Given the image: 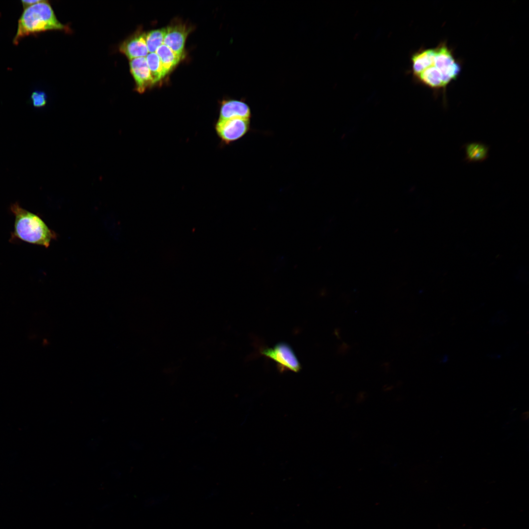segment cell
<instances>
[{
  "label": "cell",
  "instance_id": "obj_1",
  "mask_svg": "<svg viewBox=\"0 0 529 529\" xmlns=\"http://www.w3.org/2000/svg\"><path fill=\"white\" fill-rule=\"evenodd\" d=\"M462 70V63L456 58L446 41L435 47V53L429 65L412 77L414 81L432 90L434 95L442 92L446 99L447 87L457 80Z\"/></svg>",
  "mask_w": 529,
  "mask_h": 529
},
{
  "label": "cell",
  "instance_id": "obj_2",
  "mask_svg": "<svg viewBox=\"0 0 529 529\" xmlns=\"http://www.w3.org/2000/svg\"><path fill=\"white\" fill-rule=\"evenodd\" d=\"M66 28L56 18L49 3L43 0L24 9L18 20L13 43L17 45L22 38L30 35Z\"/></svg>",
  "mask_w": 529,
  "mask_h": 529
},
{
  "label": "cell",
  "instance_id": "obj_3",
  "mask_svg": "<svg viewBox=\"0 0 529 529\" xmlns=\"http://www.w3.org/2000/svg\"><path fill=\"white\" fill-rule=\"evenodd\" d=\"M15 216L13 236L24 242L48 247L56 234L37 215L18 204L11 206Z\"/></svg>",
  "mask_w": 529,
  "mask_h": 529
},
{
  "label": "cell",
  "instance_id": "obj_4",
  "mask_svg": "<svg viewBox=\"0 0 529 529\" xmlns=\"http://www.w3.org/2000/svg\"><path fill=\"white\" fill-rule=\"evenodd\" d=\"M215 128L221 141L228 144L240 139L248 133L250 129V119H218Z\"/></svg>",
  "mask_w": 529,
  "mask_h": 529
},
{
  "label": "cell",
  "instance_id": "obj_5",
  "mask_svg": "<svg viewBox=\"0 0 529 529\" xmlns=\"http://www.w3.org/2000/svg\"><path fill=\"white\" fill-rule=\"evenodd\" d=\"M262 353L275 361L281 371L290 370L297 372L301 368L293 350L286 343L280 342L272 348L264 349Z\"/></svg>",
  "mask_w": 529,
  "mask_h": 529
},
{
  "label": "cell",
  "instance_id": "obj_6",
  "mask_svg": "<svg viewBox=\"0 0 529 529\" xmlns=\"http://www.w3.org/2000/svg\"><path fill=\"white\" fill-rule=\"evenodd\" d=\"M190 31L189 28L184 24H171L166 28L163 44L182 56L184 55L185 41Z\"/></svg>",
  "mask_w": 529,
  "mask_h": 529
},
{
  "label": "cell",
  "instance_id": "obj_7",
  "mask_svg": "<svg viewBox=\"0 0 529 529\" xmlns=\"http://www.w3.org/2000/svg\"><path fill=\"white\" fill-rule=\"evenodd\" d=\"M130 72L134 79L136 90L143 93L154 84L146 57H139L130 60Z\"/></svg>",
  "mask_w": 529,
  "mask_h": 529
},
{
  "label": "cell",
  "instance_id": "obj_8",
  "mask_svg": "<svg viewBox=\"0 0 529 529\" xmlns=\"http://www.w3.org/2000/svg\"><path fill=\"white\" fill-rule=\"evenodd\" d=\"M251 110L248 105L242 100L225 99L221 101L219 108V119L227 120L234 118L250 119Z\"/></svg>",
  "mask_w": 529,
  "mask_h": 529
},
{
  "label": "cell",
  "instance_id": "obj_9",
  "mask_svg": "<svg viewBox=\"0 0 529 529\" xmlns=\"http://www.w3.org/2000/svg\"><path fill=\"white\" fill-rule=\"evenodd\" d=\"M144 33H137L125 40L120 46V51L128 59L146 57L148 50Z\"/></svg>",
  "mask_w": 529,
  "mask_h": 529
},
{
  "label": "cell",
  "instance_id": "obj_10",
  "mask_svg": "<svg viewBox=\"0 0 529 529\" xmlns=\"http://www.w3.org/2000/svg\"><path fill=\"white\" fill-rule=\"evenodd\" d=\"M465 151V161L468 163L482 162L489 156V147L481 142H474L463 146Z\"/></svg>",
  "mask_w": 529,
  "mask_h": 529
},
{
  "label": "cell",
  "instance_id": "obj_11",
  "mask_svg": "<svg viewBox=\"0 0 529 529\" xmlns=\"http://www.w3.org/2000/svg\"><path fill=\"white\" fill-rule=\"evenodd\" d=\"M155 53L160 58L166 75L177 65L182 58V56L176 54L164 44L160 46Z\"/></svg>",
  "mask_w": 529,
  "mask_h": 529
},
{
  "label": "cell",
  "instance_id": "obj_12",
  "mask_svg": "<svg viewBox=\"0 0 529 529\" xmlns=\"http://www.w3.org/2000/svg\"><path fill=\"white\" fill-rule=\"evenodd\" d=\"M145 57L153 83L155 84L163 78L166 74L160 58L155 52L149 53Z\"/></svg>",
  "mask_w": 529,
  "mask_h": 529
},
{
  "label": "cell",
  "instance_id": "obj_13",
  "mask_svg": "<svg viewBox=\"0 0 529 529\" xmlns=\"http://www.w3.org/2000/svg\"><path fill=\"white\" fill-rule=\"evenodd\" d=\"M166 28L151 30L145 34V38L149 53L156 52L158 48L164 43Z\"/></svg>",
  "mask_w": 529,
  "mask_h": 529
},
{
  "label": "cell",
  "instance_id": "obj_14",
  "mask_svg": "<svg viewBox=\"0 0 529 529\" xmlns=\"http://www.w3.org/2000/svg\"><path fill=\"white\" fill-rule=\"evenodd\" d=\"M31 98L33 105L35 107H41L46 104L47 96L43 92L39 91L33 92Z\"/></svg>",
  "mask_w": 529,
  "mask_h": 529
},
{
  "label": "cell",
  "instance_id": "obj_15",
  "mask_svg": "<svg viewBox=\"0 0 529 529\" xmlns=\"http://www.w3.org/2000/svg\"><path fill=\"white\" fill-rule=\"evenodd\" d=\"M42 1H43L42 0H22L21 1V2H22V5L23 6V8L24 9H25V8H26L27 7H29L32 6V5H33L34 4H35L41 2Z\"/></svg>",
  "mask_w": 529,
  "mask_h": 529
},
{
  "label": "cell",
  "instance_id": "obj_16",
  "mask_svg": "<svg viewBox=\"0 0 529 529\" xmlns=\"http://www.w3.org/2000/svg\"><path fill=\"white\" fill-rule=\"evenodd\" d=\"M366 397V393L364 392H360L357 397V401L359 403H361L364 401Z\"/></svg>",
  "mask_w": 529,
  "mask_h": 529
},
{
  "label": "cell",
  "instance_id": "obj_17",
  "mask_svg": "<svg viewBox=\"0 0 529 529\" xmlns=\"http://www.w3.org/2000/svg\"><path fill=\"white\" fill-rule=\"evenodd\" d=\"M350 347L346 343H343L340 347V352L342 354H346L349 351Z\"/></svg>",
  "mask_w": 529,
  "mask_h": 529
}]
</instances>
